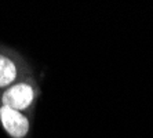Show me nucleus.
<instances>
[{
  "instance_id": "f257e3e1",
  "label": "nucleus",
  "mask_w": 153,
  "mask_h": 138,
  "mask_svg": "<svg viewBox=\"0 0 153 138\" xmlns=\"http://www.w3.org/2000/svg\"><path fill=\"white\" fill-rule=\"evenodd\" d=\"M0 122L4 130L13 138H24L29 131V120L22 112L8 108L6 105L0 106Z\"/></svg>"
},
{
  "instance_id": "f03ea898",
  "label": "nucleus",
  "mask_w": 153,
  "mask_h": 138,
  "mask_svg": "<svg viewBox=\"0 0 153 138\" xmlns=\"http://www.w3.org/2000/svg\"><path fill=\"white\" fill-rule=\"evenodd\" d=\"M33 98H35V92L32 86L28 83H18L4 91L1 101L3 105L21 112L33 102Z\"/></svg>"
},
{
  "instance_id": "7ed1b4c3",
  "label": "nucleus",
  "mask_w": 153,
  "mask_h": 138,
  "mask_svg": "<svg viewBox=\"0 0 153 138\" xmlns=\"http://www.w3.org/2000/svg\"><path fill=\"white\" fill-rule=\"evenodd\" d=\"M17 78V68L10 58L0 55V87L10 86Z\"/></svg>"
}]
</instances>
